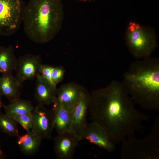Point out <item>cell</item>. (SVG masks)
Masks as SVG:
<instances>
[{"label": "cell", "mask_w": 159, "mask_h": 159, "mask_svg": "<svg viewBox=\"0 0 159 159\" xmlns=\"http://www.w3.org/2000/svg\"><path fill=\"white\" fill-rule=\"evenodd\" d=\"M89 110L92 121L106 131L116 145L133 136L149 119L136 108L121 82L116 80L91 92Z\"/></svg>", "instance_id": "1"}, {"label": "cell", "mask_w": 159, "mask_h": 159, "mask_svg": "<svg viewBox=\"0 0 159 159\" xmlns=\"http://www.w3.org/2000/svg\"><path fill=\"white\" fill-rule=\"evenodd\" d=\"M133 102L147 110H159V59L151 57L132 63L121 82Z\"/></svg>", "instance_id": "2"}, {"label": "cell", "mask_w": 159, "mask_h": 159, "mask_svg": "<svg viewBox=\"0 0 159 159\" xmlns=\"http://www.w3.org/2000/svg\"><path fill=\"white\" fill-rule=\"evenodd\" d=\"M63 18L61 0H29L24 11V32L34 42L47 43L60 30Z\"/></svg>", "instance_id": "3"}, {"label": "cell", "mask_w": 159, "mask_h": 159, "mask_svg": "<svg viewBox=\"0 0 159 159\" xmlns=\"http://www.w3.org/2000/svg\"><path fill=\"white\" fill-rule=\"evenodd\" d=\"M150 134L144 138L132 136L122 143L121 158L122 159L159 158V117L158 116Z\"/></svg>", "instance_id": "4"}, {"label": "cell", "mask_w": 159, "mask_h": 159, "mask_svg": "<svg viewBox=\"0 0 159 159\" xmlns=\"http://www.w3.org/2000/svg\"><path fill=\"white\" fill-rule=\"evenodd\" d=\"M125 38L130 52L138 59L151 57L158 46L155 30L133 21L128 25Z\"/></svg>", "instance_id": "5"}, {"label": "cell", "mask_w": 159, "mask_h": 159, "mask_svg": "<svg viewBox=\"0 0 159 159\" xmlns=\"http://www.w3.org/2000/svg\"><path fill=\"white\" fill-rule=\"evenodd\" d=\"M25 6L21 0H0V35L10 36L18 30L22 22Z\"/></svg>", "instance_id": "6"}, {"label": "cell", "mask_w": 159, "mask_h": 159, "mask_svg": "<svg viewBox=\"0 0 159 159\" xmlns=\"http://www.w3.org/2000/svg\"><path fill=\"white\" fill-rule=\"evenodd\" d=\"M42 64V59L39 55L28 54L17 59L14 70L16 77L22 85L27 80L36 78Z\"/></svg>", "instance_id": "7"}, {"label": "cell", "mask_w": 159, "mask_h": 159, "mask_svg": "<svg viewBox=\"0 0 159 159\" xmlns=\"http://www.w3.org/2000/svg\"><path fill=\"white\" fill-rule=\"evenodd\" d=\"M33 122L31 130L42 139H48L52 137L53 116L52 111L44 105L38 104L32 111Z\"/></svg>", "instance_id": "8"}, {"label": "cell", "mask_w": 159, "mask_h": 159, "mask_svg": "<svg viewBox=\"0 0 159 159\" xmlns=\"http://www.w3.org/2000/svg\"><path fill=\"white\" fill-rule=\"evenodd\" d=\"M81 140L85 139L108 152L115 149L116 145L111 140L106 131L100 125L92 121L87 123L81 135Z\"/></svg>", "instance_id": "9"}, {"label": "cell", "mask_w": 159, "mask_h": 159, "mask_svg": "<svg viewBox=\"0 0 159 159\" xmlns=\"http://www.w3.org/2000/svg\"><path fill=\"white\" fill-rule=\"evenodd\" d=\"M81 140L80 137L71 131L58 135L54 138V150L56 157L59 159H73Z\"/></svg>", "instance_id": "10"}, {"label": "cell", "mask_w": 159, "mask_h": 159, "mask_svg": "<svg viewBox=\"0 0 159 159\" xmlns=\"http://www.w3.org/2000/svg\"><path fill=\"white\" fill-rule=\"evenodd\" d=\"M86 90L83 87L77 84L68 83L57 88L56 98L65 108L72 111Z\"/></svg>", "instance_id": "11"}, {"label": "cell", "mask_w": 159, "mask_h": 159, "mask_svg": "<svg viewBox=\"0 0 159 159\" xmlns=\"http://www.w3.org/2000/svg\"><path fill=\"white\" fill-rule=\"evenodd\" d=\"M90 97V94L86 90L72 111V120L70 131L81 138L82 132L87 124V117L89 110Z\"/></svg>", "instance_id": "12"}, {"label": "cell", "mask_w": 159, "mask_h": 159, "mask_svg": "<svg viewBox=\"0 0 159 159\" xmlns=\"http://www.w3.org/2000/svg\"><path fill=\"white\" fill-rule=\"evenodd\" d=\"M52 110V126L58 135L70 130L72 120V111L66 108L57 99L53 103Z\"/></svg>", "instance_id": "13"}, {"label": "cell", "mask_w": 159, "mask_h": 159, "mask_svg": "<svg viewBox=\"0 0 159 159\" xmlns=\"http://www.w3.org/2000/svg\"><path fill=\"white\" fill-rule=\"evenodd\" d=\"M22 85L12 73L3 74L0 77V94L10 102L19 99Z\"/></svg>", "instance_id": "14"}, {"label": "cell", "mask_w": 159, "mask_h": 159, "mask_svg": "<svg viewBox=\"0 0 159 159\" xmlns=\"http://www.w3.org/2000/svg\"><path fill=\"white\" fill-rule=\"evenodd\" d=\"M36 78L35 97L38 104L44 105L53 104L56 98V90L39 73Z\"/></svg>", "instance_id": "15"}, {"label": "cell", "mask_w": 159, "mask_h": 159, "mask_svg": "<svg viewBox=\"0 0 159 159\" xmlns=\"http://www.w3.org/2000/svg\"><path fill=\"white\" fill-rule=\"evenodd\" d=\"M26 132L18 137L17 144L23 154L27 156L34 155L38 150L42 139L32 130Z\"/></svg>", "instance_id": "16"}, {"label": "cell", "mask_w": 159, "mask_h": 159, "mask_svg": "<svg viewBox=\"0 0 159 159\" xmlns=\"http://www.w3.org/2000/svg\"><path fill=\"white\" fill-rule=\"evenodd\" d=\"M17 59L12 45L0 46V72L2 74L12 73Z\"/></svg>", "instance_id": "17"}, {"label": "cell", "mask_w": 159, "mask_h": 159, "mask_svg": "<svg viewBox=\"0 0 159 159\" xmlns=\"http://www.w3.org/2000/svg\"><path fill=\"white\" fill-rule=\"evenodd\" d=\"M5 113L11 117L31 112L34 108L29 101L20 98L10 102L7 105H4Z\"/></svg>", "instance_id": "18"}, {"label": "cell", "mask_w": 159, "mask_h": 159, "mask_svg": "<svg viewBox=\"0 0 159 159\" xmlns=\"http://www.w3.org/2000/svg\"><path fill=\"white\" fill-rule=\"evenodd\" d=\"M0 129L11 137L19 136L17 123L10 116L3 113L0 110Z\"/></svg>", "instance_id": "19"}, {"label": "cell", "mask_w": 159, "mask_h": 159, "mask_svg": "<svg viewBox=\"0 0 159 159\" xmlns=\"http://www.w3.org/2000/svg\"><path fill=\"white\" fill-rule=\"evenodd\" d=\"M11 117L26 131L31 130L33 122L32 112Z\"/></svg>", "instance_id": "20"}, {"label": "cell", "mask_w": 159, "mask_h": 159, "mask_svg": "<svg viewBox=\"0 0 159 159\" xmlns=\"http://www.w3.org/2000/svg\"><path fill=\"white\" fill-rule=\"evenodd\" d=\"M54 67L47 64H42L39 67V73L49 83L52 87L56 90V85L53 81L52 74Z\"/></svg>", "instance_id": "21"}, {"label": "cell", "mask_w": 159, "mask_h": 159, "mask_svg": "<svg viewBox=\"0 0 159 159\" xmlns=\"http://www.w3.org/2000/svg\"><path fill=\"white\" fill-rule=\"evenodd\" d=\"M64 72V69L62 67H54L52 72V78L56 85L62 80Z\"/></svg>", "instance_id": "22"}, {"label": "cell", "mask_w": 159, "mask_h": 159, "mask_svg": "<svg viewBox=\"0 0 159 159\" xmlns=\"http://www.w3.org/2000/svg\"><path fill=\"white\" fill-rule=\"evenodd\" d=\"M5 157V155L1 150L0 144V159H4Z\"/></svg>", "instance_id": "23"}, {"label": "cell", "mask_w": 159, "mask_h": 159, "mask_svg": "<svg viewBox=\"0 0 159 159\" xmlns=\"http://www.w3.org/2000/svg\"><path fill=\"white\" fill-rule=\"evenodd\" d=\"M2 95L0 94V110L2 107H3L4 104L2 102Z\"/></svg>", "instance_id": "24"}, {"label": "cell", "mask_w": 159, "mask_h": 159, "mask_svg": "<svg viewBox=\"0 0 159 159\" xmlns=\"http://www.w3.org/2000/svg\"><path fill=\"white\" fill-rule=\"evenodd\" d=\"M79 1H95V0H78Z\"/></svg>", "instance_id": "25"}, {"label": "cell", "mask_w": 159, "mask_h": 159, "mask_svg": "<svg viewBox=\"0 0 159 159\" xmlns=\"http://www.w3.org/2000/svg\"><path fill=\"white\" fill-rule=\"evenodd\" d=\"M53 1H59L60 0H52Z\"/></svg>", "instance_id": "26"}]
</instances>
